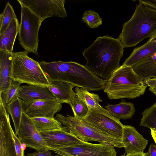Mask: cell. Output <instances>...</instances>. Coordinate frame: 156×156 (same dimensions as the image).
Returning <instances> with one entry per match:
<instances>
[{"label":"cell","instance_id":"obj_19","mask_svg":"<svg viewBox=\"0 0 156 156\" xmlns=\"http://www.w3.org/2000/svg\"><path fill=\"white\" fill-rule=\"evenodd\" d=\"M156 52V41H148L142 45L135 48L122 65L132 67Z\"/></svg>","mask_w":156,"mask_h":156},{"label":"cell","instance_id":"obj_12","mask_svg":"<svg viewBox=\"0 0 156 156\" xmlns=\"http://www.w3.org/2000/svg\"><path fill=\"white\" fill-rule=\"evenodd\" d=\"M9 114L0 99V156H17Z\"/></svg>","mask_w":156,"mask_h":156},{"label":"cell","instance_id":"obj_26","mask_svg":"<svg viewBox=\"0 0 156 156\" xmlns=\"http://www.w3.org/2000/svg\"><path fill=\"white\" fill-rule=\"evenodd\" d=\"M140 125L156 129V102L142 113Z\"/></svg>","mask_w":156,"mask_h":156},{"label":"cell","instance_id":"obj_10","mask_svg":"<svg viewBox=\"0 0 156 156\" xmlns=\"http://www.w3.org/2000/svg\"><path fill=\"white\" fill-rule=\"evenodd\" d=\"M27 8L42 22L50 17L65 18L67 16L65 0H17Z\"/></svg>","mask_w":156,"mask_h":156},{"label":"cell","instance_id":"obj_16","mask_svg":"<svg viewBox=\"0 0 156 156\" xmlns=\"http://www.w3.org/2000/svg\"><path fill=\"white\" fill-rule=\"evenodd\" d=\"M16 95L23 101L27 102L46 99H56L48 86L29 85L20 86Z\"/></svg>","mask_w":156,"mask_h":156},{"label":"cell","instance_id":"obj_6","mask_svg":"<svg viewBox=\"0 0 156 156\" xmlns=\"http://www.w3.org/2000/svg\"><path fill=\"white\" fill-rule=\"evenodd\" d=\"M26 51L14 52L12 77L21 83L48 86L50 82L39 62L30 58Z\"/></svg>","mask_w":156,"mask_h":156},{"label":"cell","instance_id":"obj_2","mask_svg":"<svg viewBox=\"0 0 156 156\" xmlns=\"http://www.w3.org/2000/svg\"><path fill=\"white\" fill-rule=\"evenodd\" d=\"M156 31V9L139 2L131 18L125 23L118 38L124 48L135 46Z\"/></svg>","mask_w":156,"mask_h":156},{"label":"cell","instance_id":"obj_15","mask_svg":"<svg viewBox=\"0 0 156 156\" xmlns=\"http://www.w3.org/2000/svg\"><path fill=\"white\" fill-rule=\"evenodd\" d=\"M148 141L134 127L123 125L122 142L125 153L133 154L143 152Z\"/></svg>","mask_w":156,"mask_h":156},{"label":"cell","instance_id":"obj_3","mask_svg":"<svg viewBox=\"0 0 156 156\" xmlns=\"http://www.w3.org/2000/svg\"><path fill=\"white\" fill-rule=\"evenodd\" d=\"M147 86L132 67L122 65L107 81L104 91L110 100L134 99L144 94Z\"/></svg>","mask_w":156,"mask_h":156},{"label":"cell","instance_id":"obj_34","mask_svg":"<svg viewBox=\"0 0 156 156\" xmlns=\"http://www.w3.org/2000/svg\"><path fill=\"white\" fill-rule=\"evenodd\" d=\"M138 1L152 8L156 9V0H139Z\"/></svg>","mask_w":156,"mask_h":156},{"label":"cell","instance_id":"obj_36","mask_svg":"<svg viewBox=\"0 0 156 156\" xmlns=\"http://www.w3.org/2000/svg\"><path fill=\"white\" fill-rule=\"evenodd\" d=\"M151 133L152 136L156 144V129L151 128Z\"/></svg>","mask_w":156,"mask_h":156},{"label":"cell","instance_id":"obj_35","mask_svg":"<svg viewBox=\"0 0 156 156\" xmlns=\"http://www.w3.org/2000/svg\"><path fill=\"white\" fill-rule=\"evenodd\" d=\"M147 152L149 156H156V146L153 144H151Z\"/></svg>","mask_w":156,"mask_h":156},{"label":"cell","instance_id":"obj_38","mask_svg":"<svg viewBox=\"0 0 156 156\" xmlns=\"http://www.w3.org/2000/svg\"><path fill=\"white\" fill-rule=\"evenodd\" d=\"M148 41H156V31L149 37Z\"/></svg>","mask_w":156,"mask_h":156},{"label":"cell","instance_id":"obj_21","mask_svg":"<svg viewBox=\"0 0 156 156\" xmlns=\"http://www.w3.org/2000/svg\"><path fill=\"white\" fill-rule=\"evenodd\" d=\"M132 67L144 81L149 78L156 79V52Z\"/></svg>","mask_w":156,"mask_h":156},{"label":"cell","instance_id":"obj_9","mask_svg":"<svg viewBox=\"0 0 156 156\" xmlns=\"http://www.w3.org/2000/svg\"><path fill=\"white\" fill-rule=\"evenodd\" d=\"M114 147L86 141L71 147L50 148L58 154L68 156H117Z\"/></svg>","mask_w":156,"mask_h":156},{"label":"cell","instance_id":"obj_39","mask_svg":"<svg viewBox=\"0 0 156 156\" xmlns=\"http://www.w3.org/2000/svg\"><path fill=\"white\" fill-rule=\"evenodd\" d=\"M54 156H66V155H61L59 154H58L57 155H55Z\"/></svg>","mask_w":156,"mask_h":156},{"label":"cell","instance_id":"obj_23","mask_svg":"<svg viewBox=\"0 0 156 156\" xmlns=\"http://www.w3.org/2000/svg\"><path fill=\"white\" fill-rule=\"evenodd\" d=\"M5 108L12 117L14 126L15 134L17 135L23 112V101L17 97L12 102L6 104Z\"/></svg>","mask_w":156,"mask_h":156},{"label":"cell","instance_id":"obj_30","mask_svg":"<svg viewBox=\"0 0 156 156\" xmlns=\"http://www.w3.org/2000/svg\"><path fill=\"white\" fill-rule=\"evenodd\" d=\"M71 108L74 114V116L81 119H83L88 112L89 108L87 105L77 96Z\"/></svg>","mask_w":156,"mask_h":156},{"label":"cell","instance_id":"obj_28","mask_svg":"<svg viewBox=\"0 0 156 156\" xmlns=\"http://www.w3.org/2000/svg\"><path fill=\"white\" fill-rule=\"evenodd\" d=\"M21 84L13 80L9 88L7 90L0 92V99L5 106L6 104L12 102L17 97L16 95L17 90Z\"/></svg>","mask_w":156,"mask_h":156},{"label":"cell","instance_id":"obj_40","mask_svg":"<svg viewBox=\"0 0 156 156\" xmlns=\"http://www.w3.org/2000/svg\"><path fill=\"white\" fill-rule=\"evenodd\" d=\"M145 156H149L147 152L145 153Z\"/></svg>","mask_w":156,"mask_h":156},{"label":"cell","instance_id":"obj_27","mask_svg":"<svg viewBox=\"0 0 156 156\" xmlns=\"http://www.w3.org/2000/svg\"><path fill=\"white\" fill-rule=\"evenodd\" d=\"M16 18V16L12 6L8 2L0 15V35L6 30L12 20Z\"/></svg>","mask_w":156,"mask_h":156},{"label":"cell","instance_id":"obj_13","mask_svg":"<svg viewBox=\"0 0 156 156\" xmlns=\"http://www.w3.org/2000/svg\"><path fill=\"white\" fill-rule=\"evenodd\" d=\"M23 101V111L30 118H54V115L62 108V104L56 99H46Z\"/></svg>","mask_w":156,"mask_h":156},{"label":"cell","instance_id":"obj_22","mask_svg":"<svg viewBox=\"0 0 156 156\" xmlns=\"http://www.w3.org/2000/svg\"><path fill=\"white\" fill-rule=\"evenodd\" d=\"M105 107L111 115L119 120L131 118L136 111L133 103L124 101L117 104H108Z\"/></svg>","mask_w":156,"mask_h":156},{"label":"cell","instance_id":"obj_29","mask_svg":"<svg viewBox=\"0 0 156 156\" xmlns=\"http://www.w3.org/2000/svg\"><path fill=\"white\" fill-rule=\"evenodd\" d=\"M82 21L90 28H97L102 24V18L96 12L92 10H86L82 17Z\"/></svg>","mask_w":156,"mask_h":156},{"label":"cell","instance_id":"obj_33","mask_svg":"<svg viewBox=\"0 0 156 156\" xmlns=\"http://www.w3.org/2000/svg\"><path fill=\"white\" fill-rule=\"evenodd\" d=\"M27 156H54L51 154L50 150H46L40 151H37L32 153H28Z\"/></svg>","mask_w":156,"mask_h":156},{"label":"cell","instance_id":"obj_32","mask_svg":"<svg viewBox=\"0 0 156 156\" xmlns=\"http://www.w3.org/2000/svg\"><path fill=\"white\" fill-rule=\"evenodd\" d=\"M144 83L149 87V90L156 96V79L149 78L144 80Z\"/></svg>","mask_w":156,"mask_h":156},{"label":"cell","instance_id":"obj_5","mask_svg":"<svg viewBox=\"0 0 156 156\" xmlns=\"http://www.w3.org/2000/svg\"><path fill=\"white\" fill-rule=\"evenodd\" d=\"M55 119L67 131L83 141H94L114 147H124L121 142L104 133L83 119L69 115L64 116L58 114H56Z\"/></svg>","mask_w":156,"mask_h":156},{"label":"cell","instance_id":"obj_1","mask_svg":"<svg viewBox=\"0 0 156 156\" xmlns=\"http://www.w3.org/2000/svg\"><path fill=\"white\" fill-rule=\"evenodd\" d=\"M124 47L118 39L108 36L99 37L83 55L87 62L85 66L99 77L107 81L120 66Z\"/></svg>","mask_w":156,"mask_h":156},{"label":"cell","instance_id":"obj_20","mask_svg":"<svg viewBox=\"0 0 156 156\" xmlns=\"http://www.w3.org/2000/svg\"><path fill=\"white\" fill-rule=\"evenodd\" d=\"M19 27L17 19L14 18L6 30L0 35V50L12 52L15 40L19 32Z\"/></svg>","mask_w":156,"mask_h":156},{"label":"cell","instance_id":"obj_24","mask_svg":"<svg viewBox=\"0 0 156 156\" xmlns=\"http://www.w3.org/2000/svg\"><path fill=\"white\" fill-rule=\"evenodd\" d=\"M36 129L40 133L62 129V124L54 118L35 117L31 118Z\"/></svg>","mask_w":156,"mask_h":156},{"label":"cell","instance_id":"obj_7","mask_svg":"<svg viewBox=\"0 0 156 156\" xmlns=\"http://www.w3.org/2000/svg\"><path fill=\"white\" fill-rule=\"evenodd\" d=\"M19 32V42L25 51L38 54V33L42 22L30 10L22 4Z\"/></svg>","mask_w":156,"mask_h":156},{"label":"cell","instance_id":"obj_17","mask_svg":"<svg viewBox=\"0 0 156 156\" xmlns=\"http://www.w3.org/2000/svg\"><path fill=\"white\" fill-rule=\"evenodd\" d=\"M14 52L0 50V92L7 90L13 79L12 77Z\"/></svg>","mask_w":156,"mask_h":156},{"label":"cell","instance_id":"obj_14","mask_svg":"<svg viewBox=\"0 0 156 156\" xmlns=\"http://www.w3.org/2000/svg\"><path fill=\"white\" fill-rule=\"evenodd\" d=\"M48 149L71 147L83 141L67 131L63 126L62 129L40 133Z\"/></svg>","mask_w":156,"mask_h":156},{"label":"cell","instance_id":"obj_37","mask_svg":"<svg viewBox=\"0 0 156 156\" xmlns=\"http://www.w3.org/2000/svg\"><path fill=\"white\" fill-rule=\"evenodd\" d=\"M145 153L142 152L133 154H127L126 156H145Z\"/></svg>","mask_w":156,"mask_h":156},{"label":"cell","instance_id":"obj_11","mask_svg":"<svg viewBox=\"0 0 156 156\" xmlns=\"http://www.w3.org/2000/svg\"><path fill=\"white\" fill-rule=\"evenodd\" d=\"M26 147L37 151L48 150L40 133L36 129L31 119L23 112L17 135Z\"/></svg>","mask_w":156,"mask_h":156},{"label":"cell","instance_id":"obj_8","mask_svg":"<svg viewBox=\"0 0 156 156\" xmlns=\"http://www.w3.org/2000/svg\"><path fill=\"white\" fill-rule=\"evenodd\" d=\"M83 119L104 133L122 142L123 124L101 105L89 108L88 113Z\"/></svg>","mask_w":156,"mask_h":156},{"label":"cell","instance_id":"obj_4","mask_svg":"<svg viewBox=\"0 0 156 156\" xmlns=\"http://www.w3.org/2000/svg\"><path fill=\"white\" fill-rule=\"evenodd\" d=\"M53 76L56 81L69 83L88 91L104 90L107 81L84 66L72 61L58 62L54 68Z\"/></svg>","mask_w":156,"mask_h":156},{"label":"cell","instance_id":"obj_18","mask_svg":"<svg viewBox=\"0 0 156 156\" xmlns=\"http://www.w3.org/2000/svg\"><path fill=\"white\" fill-rule=\"evenodd\" d=\"M74 86L69 83L59 81L50 82L48 88L55 98L62 104L66 103L71 107L76 97L73 90Z\"/></svg>","mask_w":156,"mask_h":156},{"label":"cell","instance_id":"obj_41","mask_svg":"<svg viewBox=\"0 0 156 156\" xmlns=\"http://www.w3.org/2000/svg\"><path fill=\"white\" fill-rule=\"evenodd\" d=\"M125 153L124 154H123V155H121V156H126V155H125Z\"/></svg>","mask_w":156,"mask_h":156},{"label":"cell","instance_id":"obj_25","mask_svg":"<svg viewBox=\"0 0 156 156\" xmlns=\"http://www.w3.org/2000/svg\"><path fill=\"white\" fill-rule=\"evenodd\" d=\"M75 91L76 96L86 103L88 108H97L100 105L99 102L102 101L98 94L90 93L86 89L76 87Z\"/></svg>","mask_w":156,"mask_h":156},{"label":"cell","instance_id":"obj_31","mask_svg":"<svg viewBox=\"0 0 156 156\" xmlns=\"http://www.w3.org/2000/svg\"><path fill=\"white\" fill-rule=\"evenodd\" d=\"M13 136L14 139L16 150L17 156H25L24 154V151L22 147L21 143L18 137L14 132L13 130L12 132Z\"/></svg>","mask_w":156,"mask_h":156}]
</instances>
